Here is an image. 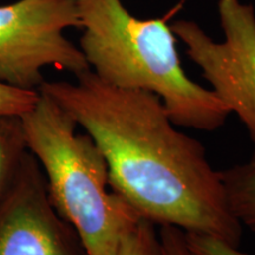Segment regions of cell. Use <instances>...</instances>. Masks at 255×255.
Here are the masks:
<instances>
[{
  "instance_id": "cell-2",
  "label": "cell",
  "mask_w": 255,
  "mask_h": 255,
  "mask_svg": "<svg viewBox=\"0 0 255 255\" xmlns=\"http://www.w3.org/2000/svg\"><path fill=\"white\" fill-rule=\"evenodd\" d=\"M79 49L91 71L114 87L158 96L177 127L214 131L229 116L210 89L188 77L165 18L139 19L122 0H76Z\"/></svg>"
},
{
  "instance_id": "cell-6",
  "label": "cell",
  "mask_w": 255,
  "mask_h": 255,
  "mask_svg": "<svg viewBox=\"0 0 255 255\" xmlns=\"http://www.w3.org/2000/svg\"><path fill=\"white\" fill-rule=\"evenodd\" d=\"M0 255H88L77 232L53 207L30 151L0 196Z\"/></svg>"
},
{
  "instance_id": "cell-4",
  "label": "cell",
  "mask_w": 255,
  "mask_h": 255,
  "mask_svg": "<svg viewBox=\"0 0 255 255\" xmlns=\"http://www.w3.org/2000/svg\"><path fill=\"white\" fill-rule=\"evenodd\" d=\"M81 28L76 0H18L0 6V82L39 91L47 66L77 76L91 70L64 34Z\"/></svg>"
},
{
  "instance_id": "cell-1",
  "label": "cell",
  "mask_w": 255,
  "mask_h": 255,
  "mask_svg": "<svg viewBox=\"0 0 255 255\" xmlns=\"http://www.w3.org/2000/svg\"><path fill=\"white\" fill-rule=\"evenodd\" d=\"M52 98L100 146L110 187L159 227L214 237L239 247L242 226L229 210L221 171L206 149L171 121L158 96L114 87L91 70L76 82H47Z\"/></svg>"
},
{
  "instance_id": "cell-5",
  "label": "cell",
  "mask_w": 255,
  "mask_h": 255,
  "mask_svg": "<svg viewBox=\"0 0 255 255\" xmlns=\"http://www.w3.org/2000/svg\"><path fill=\"white\" fill-rule=\"evenodd\" d=\"M222 41H215L191 20L171 25L187 56L202 71L229 114L237 115L255 149V11L241 0H219Z\"/></svg>"
},
{
  "instance_id": "cell-9",
  "label": "cell",
  "mask_w": 255,
  "mask_h": 255,
  "mask_svg": "<svg viewBox=\"0 0 255 255\" xmlns=\"http://www.w3.org/2000/svg\"><path fill=\"white\" fill-rule=\"evenodd\" d=\"M156 226L139 220L133 229L121 242L115 255H163Z\"/></svg>"
},
{
  "instance_id": "cell-12",
  "label": "cell",
  "mask_w": 255,
  "mask_h": 255,
  "mask_svg": "<svg viewBox=\"0 0 255 255\" xmlns=\"http://www.w3.org/2000/svg\"><path fill=\"white\" fill-rule=\"evenodd\" d=\"M163 255H191L186 233L182 229L165 226L158 231Z\"/></svg>"
},
{
  "instance_id": "cell-7",
  "label": "cell",
  "mask_w": 255,
  "mask_h": 255,
  "mask_svg": "<svg viewBox=\"0 0 255 255\" xmlns=\"http://www.w3.org/2000/svg\"><path fill=\"white\" fill-rule=\"evenodd\" d=\"M229 210L242 228L255 232V149L244 163L221 171Z\"/></svg>"
},
{
  "instance_id": "cell-8",
  "label": "cell",
  "mask_w": 255,
  "mask_h": 255,
  "mask_svg": "<svg viewBox=\"0 0 255 255\" xmlns=\"http://www.w3.org/2000/svg\"><path fill=\"white\" fill-rule=\"evenodd\" d=\"M28 152L20 116H0V196L13 182Z\"/></svg>"
},
{
  "instance_id": "cell-11",
  "label": "cell",
  "mask_w": 255,
  "mask_h": 255,
  "mask_svg": "<svg viewBox=\"0 0 255 255\" xmlns=\"http://www.w3.org/2000/svg\"><path fill=\"white\" fill-rule=\"evenodd\" d=\"M186 239L191 255H248L239 247L209 235L186 233Z\"/></svg>"
},
{
  "instance_id": "cell-3",
  "label": "cell",
  "mask_w": 255,
  "mask_h": 255,
  "mask_svg": "<svg viewBox=\"0 0 255 255\" xmlns=\"http://www.w3.org/2000/svg\"><path fill=\"white\" fill-rule=\"evenodd\" d=\"M21 117L27 150L45 176L59 215L77 232L88 255H115L142 220L110 187L100 146L52 98H39Z\"/></svg>"
},
{
  "instance_id": "cell-10",
  "label": "cell",
  "mask_w": 255,
  "mask_h": 255,
  "mask_svg": "<svg viewBox=\"0 0 255 255\" xmlns=\"http://www.w3.org/2000/svg\"><path fill=\"white\" fill-rule=\"evenodd\" d=\"M39 98V91L24 90L0 82V116H23Z\"/></svg>"
}]
</instances>
